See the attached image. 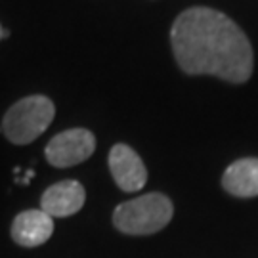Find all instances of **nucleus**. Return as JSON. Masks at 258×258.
Here are the masks:
<instances>
[{"mask_svg":"<svg viewBox=\"0 0 258 258\" xmlns=\"http://www.w3.org/2000/svg\"><path fill=\"white\" fill-rule=\"evenodd\" d=\"M176 61L187 75H214L241 84L252 75L249 38L228 16L212 8H189L170 31Z\"/></svg>","mask_w":258,"mask_h":258,"instance_id":"f257e3e1","label":"nucleus"},{"mask_svg":"<svg viewBox=\"0 0 258 258\" xmlns=\"http://www.w3.org/2000/svg\"><path fill=\"white\" fill-rule=\"evenodd\" d=\"M172 201L153 191L119 205L113 212V224L128 235H149L163 230L172 218Z\"/></svg>","mask_w":258,"mask_h":258,"instance_id":"f03ea898","label":"nucleus"},{"mask_svg":"<svg viewBox=\"0 0 258 258\" xmlns=\"http://www.w3.org/2000/svg\"><path fill=\"white\" fill-rule=\"evenodd\" d=\"M54 102L46 96H27L16 102L2 119V132L12 144L25 146L37 140L54 120Z\"/></svg>","mask_w":258,"mask_h":258,"instance_id":"7ed1b4c3","label":"nucleus"},{"mask_svg":"<svg viewBox=\"0 0 258 258\" xmlns=\"http://www.w3.org/2000/svg\"><path fill=\"white\" fill-rule=\"evenodd\" d=\"M96 149V138L90 130L71 128L59 132L48 142L46 161L52 166L67 168L86 161Z\"/></svg>","mask_w":258,"mask_h":258,"instance_id":"20e7f679","label":"nucleus"},{"mask_svg":"<svg viewBox=\"0 0 258 258\" xmlns=\"http://www.w3.org/2000/svg\"><path fill=\"white\" fill-rule=\"evenodd\" d=\"M109 170L115 184L122 191H140L148 182V170L144 161L132 148L124 144L113 146L109 151Z\"/></svg>","mask_w":258,"mask_h":258,"instance_id":"39448f33","label":"nucleus"},{"mask_svg":"<svg viewBox=\"0 0 258 258\" xmlns=\"http://www.w3.org/2000/svg\"><path fill=\"white\" fill-rule=\"evenodd\" d=\"M86 201V191L77 180H63L50 185L42 194L40 211H44L52 218L73 216L83 209Z\"/></svg>","mask_w":258,"mask_h":258,"instance_id":"423d86ee","label":"nucleus"},{"mask_svg":"<svg viewBox=\"0 0 258 258\" xmlns=\"http://www.w3.org/2000/svg\"><path fill=\"white\" fill-rule=\"evenodd\" d=\"M54 233V218L40 209L23 211L12 222V239L21 247L44 245Z\"/></svg>","mask_w":258,"mask_h":258,"instance_id":"0eeeda50","label":"nucleus"},{"mask_svg":"<svg viewBox=\"0 0 258 258\" xmlns=\"http://www.w3.org/2000/svg\"><path fill=\"white\" fill-rule=\"evenodd\" d=\"M222 185L235 197H256L258 195V159H239L231 163L222 176Z\"/></svg>","mask_w":258,"mask_h":258,"instance_id":"6e6552de","label":"nucleus"},{"mask_svg":"<svg viewBox=\"0 0 258 258\" xmlns=\"http://www.w3.org/2000/svg\"><path fill=\"white\" fill-rule=\"evenodd\" d=\"M8 35H10L8 31H4V29L0 27V40H2V38H4V37H8Z\"/></svg>","mask_w":258,"mask_h":258,"instance_id":"1a4fd4ad","label":"nucleus"}]
</instances>
